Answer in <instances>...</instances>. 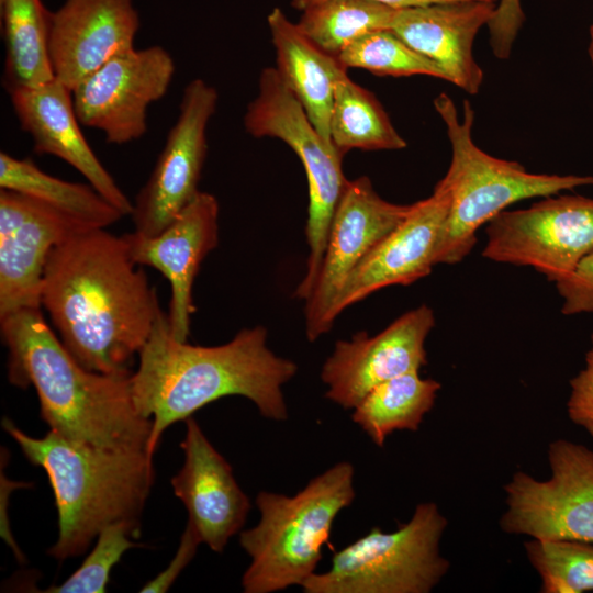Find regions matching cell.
<instances>
[{
    "label": "cell",
    "instance_id": "cell-12",
    "mask_svg": "<svg viewBox=\"0 0 593 593\" xmlns=\"http://www.w3.org/2000/svg\"><path fill=\"white\" fill-rule=\"evenodd\" d=\"M217 102L216 89L203 79L195 78L184 87L177 120L133 202L135 232L157 235L200 192L208 153L206 128Z\"/></svg>",
    "mask_w": 593,
    "mask_h": 593
},
{
    "label": "cell",
    "instance_id": "cell-1",
    "mask_svg": "<svg viewBox=\"0 0 593 593\" xmlns=\"http://www.w3.org/2000/svg\"><path fill=\"white\" fill-rule=\"evenodd\" d=\"M121 236L81 230L49 254L42 306L59 339L86 369L127 373L158 310L156 289L136 268Z\"/></svg>",
    "mask_w": 593,
    "mask_h": 593
},
{
    "label": "cell",
    "instance_id": "cell-13",
    "mask_svg": "<svg viewBox=\"0 0 593 593\" xmlns=\"http://www.w3.org/2000/svg\"><path fill=\"white\" fill-rule=\"evenodd\" d=\"M412 205L382 199L366 176L347 181L333 215L316 281L305 300V334L310 342L332 328L328 316L347 278L407 216Z\"/></svg>",
    "mask_w": 593,
    "mask_h": 593
},
{
    "label": "cell",
    "instance_id": "cell-36",
    "mask_svg": "<svg viewBox=\"0 0 593 593\" xmlns=\"http://www.w3.org/2000/svg\"><path fill=\"white\" fill-rule=\"evenodd\" d=\"M589 36H590V42L588 46V54H589L591 64L593 66V24L590 26Z\"/></svg>",
    "mask_w": 593,
    "mask_h": 593
},
{
    "label": "cell",
    "instance_id": "cell-18",
    "mask_svg": "<svg viewBox=\"0 0 593 593\" xmlns=\"http://www.w3.org/2000/svg\"><path fill=\"white\" fill-rule=\"evenodd\" d=\"M139 16L132 0H65L51 15L54 76L72 89L109 59L134 48Z\"/></svg>",
    "mask_w": 593,
    "mask_h": 593
},
{
    "label": "cell",
    "instance_id": "cell-35",
    "mask_svg": "<svg viewBox=\"0 0 593 593\" xmlns=\"http://www.w3.org/2000/svg\"><path fill=\"white\" fill-rule=\"evenodd\" d=\"M320 1H323V0H291V5L292 8L302 11L305 8ZM371 1H376L379 3L385 4L392 9L400 10V9H405V8L422 7V5L433 4V3H440V2L456 1V0H371ZM484 1H491V2L497 3L499 0H484Z\"/></svg>",
    "mask_w": 593,
    "mask_h": 593
},
{
    "label": "cell",
    "instance_id": "cell-33",
    "mask_svg": "<svg viewBox=\"0 0 593 593\" xmlns=\"http://www.w3.org/2000/svg\"><path fill=\"white\" fill-rule=\"evenodd\" d=\"M525 21L521 0H499L494 15L488 23L490 45L494 56L507 59Z\"/></svg>",
    "mask_w": 593,
    "mask_h": 593
},
{
    "label": "cell",
    "instance_id": "cell-23",
    "mask_svg": "<svg viewBox=\"0 0 593 593\" xmlns=\"http://www.w3.org/2000/svg\"><path fill=\"white\" fill-rule=\"evenodd\" d=\"M0 15L5 49L3 87L8 93L53 80L48 52L52 12L42 0H3Z\"/></svg>",
    "mask_w": 593,
    "mask_h": 593
},
{
    "label": "cell",
    "instance_id": "cell-14",
    "mask_svg": "<svg viewBox=\"0 0 593 593\" xmlns=\"http://www.w3.org/2000/svg\"><path fill=\"white\" fill-rule=\"evenodd\" d=\"M435 326L433 310L423 304L370 337L356 333L337 340L321 369L325 396L344 409H354L376 385L394 377L419 371L427 363L425 340Z\"/></svg>",
    "mask_w": 593,
    "mask_h": 593
},
{
    "label": "cell",
    "instance_id": "cell-9",
    "mask_svg": "<svg viewBox=\"0 0 593 593\" xmlns=\"http://www.w3.org/2000/svg\"><path fill=\"white\" fill-rule=\"evenodd\" d=\"M550 477L516 471L504 485L501 529L536 539L593 542V450L568 439L548 447Z\"/></svg>",
    "mask_w": 593,
    "mask_h": 593
},
{
    "label": "cell",
    "instance_id": "cell-22",
    "mask_svg": "<svg viewBox=\"0 0 593 593\" xmlns=\"http://www.w3.org/2000/svg\"><path fill=\"white\" fill-rule=\"evenodd\" d=\"M267 22L276 52V70L321 136L333 145L329 121L334 87L347 68L315 46L280 8L270 11Z\"/></svg>",
    "mask_w": 593,
    "mask_h": 593
},
{
    "label": "cell",
    "instance_id": "cell-7",
    "mask_svg": "<svg viewBox=\"0 0 593 593\" xmlns=\"http://www.w3.org/2000/svg\"><path fill=\"white\" fill-rule=\"evenodd\" d=\"M447 524L436 503H419L407 523L391 533L372 527L301 588L305 593H429L449 570L440 553Z\"/></svg>",
    "mask_w": 593,
    "mask_h": 593
},
{
    "label": "cell",
    "instance_id": "cell-21",
    "mask_svg": "<svg viewBox=\"0 0 593 593\" xmlns=\"http://www.w3.org/2000/svg\"><path fill=\"white\" fill-rule=\"evenodd\" d=\"M496 2L456 0L395 11L391 31L410 47L436 63L447 81L477 94L483 70L473 56V43L494 15Z\"/></svg>",
    "mask_w": 593,
    "mask_h": 593
},
{
    "label": "cell",
    "instance_id": "cell-25",
    "mask_svg": "<svg viewBox=\"0 0 593 593\" xmlns=\"http://www.w3.org/2000/svg\"><path fill=\"white\" fill-rule=\"evenodd\" d=\"M440 383L411 371L389 379L373 389L355 406L351 419L376 444L383 447L396 430H418L424 416L433 409Z\"/></svg>",
    "mask_w": 593,
    "mask_h": 593
},
{
    "label": "cell",
    "instance_id": "cell-8",
    "mask_svg": "<svg viewBox=\"0 0 593 593\" xmlns=\"http://www.w3.org/2000/svg\"><path fill=\"white\" fill-rule=\"evenodd\" d=\"M243 124L253 137L284 142L304 167L309 186L305 235L310 253L306 272L294 295L306 300L320 271L334 212L348 181L342 168L343 155L321 136L275 67L261 70L257 96L248 103Z\"/></svg>",
    "mask_w": 593,
    "mask_h": 593
},
{
    "label": "cell",
    "instance_id": "cell-17",
    "mask_svg": "<svg viewBox=\"0 0 593 593\" xmlns=\"http://www.w3.org/2000/svg\"><path fill=\"white\" fill-rule=\"evenodd\" d=\"M450 198L438 181L430 197L412 205L407 216L355 268L328 316L333 326L348 306L393 284L407 286L428 276L437 265Z\"/></svg>",
    "mask_w": 593,
    "mask_h": 593
},
{
    "label": "cell",
    "instance_id": "cell-5",
    "mask_svg": "<svg viewBox=\"0 0 593 593\" xmlns=\"http://www.w3.org/2000/svg\"><path fill=\"white\" fill-rule=\"evenodd\" d=\"M354 467L342 461L316 475L295 495L260 491L259 522L240 532L250 558L242 577L245 593H271L302 585L316 571L333 523L355 499Z\"/></svg>",
    "mask_w": 593,
    "mask_h": 593
},
{
    "label": "cell",
    "instance_id": "cell-30",
    "mask_svg": "<svg viewBox=\"0 0 593 593\" xmlns=\"http://www.w3.org/2000/svg\"><path fill=\"white\" fill-rule=\"evenodd\" d=\"M138 524L119 521L104 527L98 535L92 551L81 566L64 582L51 585L46 593H103L110 580L112 568L124 552L138 544L130 539L135 535Z\"/></svg>",
    "mask_w": 593,
    "mask_h": 593
},
{
    "label": "cell",
    "instance_id": "cell-2",
    "mask_svg": "<svg viewBox=\"0 0 593 593\" xmlns=\"http://www.w3.org/2000/svg\"><path fill=\"white\" fill-rule=\"evenodd\" d=\"M138 357L132 398L138 414L152 421L147 451L153 457L167 427L224 396L250 400L266 418H288L282 385L298 366L267 347L260 325L240 329L223 345L195 346L172 336L160 307Z\"/></svg>",
    "mask_w": 593,
    "mask_h": 593
},
{
    "label": "cell",
    "instance_id": "cell-28",
    "mask_svg": "<svg viewBox=\"0 0 593 593\" xmlns=\"http://www.w3.org/2000/svg\"><path fill=\"white\" fill-rule=\"evenodd\" d=\"M524 549L540 578V592L593 591V542L532 538Z\"/></svg>",
    "mask_w": 593,
    "mask_h": 593
},
{
    "label": "cell",
    "instance_id": "cell-3",
    "mask_svg": "<svg viewBox=\"0 0 593 593\" xmlns=\"http://www.w3.org/2000/svg\"><path fill=\"white\" fill-rule=\"evenodd\" d=\"M9 351L8 379L34 387L42 419L60 436L99 447L146 448L152 421L135 409L131 377L83 368L65 348L41 309L0 317Z\"/></svg>",
    "mask_w": 593,
    "mask_h": 593
},
{
    "label": "cell",
    "instance_id": "cell-26",
    "mask_svg": "<svg viewBox=\"0 0 593 593\" xmlns=\"http://www.w3.org/2000/svg\"><path fill=\"white\" fill-rule=\"evenodd\" d=\"M329 134L343 156L356 148L395 150L406 146L374 94L353 81L347 70L335 82Z\"/></svg>",
    "mask_w": 593,
    "mask_h": 593
},
{
    "label": "cell",
    "instance_id": "cell-20",
    "mask_svg": "<svg viewBox=\"0 0 593 593\" xmlns=\"http://www.w3.org/2000/svg\"><path fill=\"white\" fill-rule=\"evenodd\" d=\"M9 94L20 126L31 135L36 154L63 159L124 216L132 214L133 202L116 184L82 134L72 91L68 87L54 78Z\"/></svg>",
    "mask_w": 593,
    "mask_h": 593
},
{
    "label": "cell",
    "instance_id": "cell-16",
    "mask_svg": "<svg viewBox=\"0 0 593 593\" xmlns=\"http://www.w3.org/2000/svg\"><path fill=\"white\" fill-rule=\"evenodd\" d=\"M219 202L200 191L194 199L154 236L137 232L122 235L137 266L158 270L170 284L168 321L172 336L187 342L195 312L192 288L203 259L219 243Z\"/></svg>",
    "mask_w": 593,
    "mask_h": 593
},
{
    "label": "cell",
    "instance_id": "cell-24",
    "mask_svg": "<svg viewBox=\"0 0 593 593\" xmlns=\"http://www.w3.org/2000/svg\"><path fill=\"white\" fill-rule=\"evenodd\" d=\"M0 188L34 198L88 227L107 228L124 215L91 184L69 182L40 169L31 159L0 153Z\"/></svg>",
    "mask_w": 593,
    "mask_h": 593
},
{
    "label": "cell",
    "instance_id": "cell-27",
    "mask_svg": "<svg viewBox=\"0 0 593 593\" xmlns=\"http://www.w3.org/2000/svg\"><path fill=\"white\" fill-rule=\"evenodd\" d=\"M395 11L371 0H323L302 10L296 25L315 46L337 58L359 37L390 30Z\"/></svg>",
    "mask_w": 593,
    "mask_h": 593
},
{
    "label": "cell",
    "instance_id": "cell-19",
    "mask_svg": "<svg viewBox=\"0 0 593 593\" xmlns=\"http://www.w3.org/2000/svg\"><path fill=\"white\" fill-rule=\"evenodd\" d=\"M181 443L184 463L171 479L175 495L188 512L201 542L222 552L230 538L244 526L250 502L239 488L231 465L213 447L191 416Z\"/></svg>",
    "mask_w": 593,
    "mask_h": 593
},
{
    "label": "cell",
    "instance_id": "cell-32",
    "mask_svg": "<svg viewBox=\"0 0 593 593\" xmlns=\"http://www.w3.org/2000/svg\"><path fill=\"white\" fill-rule=\"evenodd\" d=\"M567 413L573 424L593 437V334L584 367L570 380Z\"/></svg>",
    "mask_w": 593,
    "mask_h": 593
},
{
    "label": "cell",
    "instance_id": "cell-34",
    "mask_svg": "<svg viewBox=\"0 0 593 593\" xmlns=\"http://www.w3.org/2000/svg\"><path fill=\"white\" fill-rule=\"evenodd\" d=\"M202 544L195 530L190 524L187 526L181 535L179 547L169 562L167 568L163 570L157 577L148 581L139 592L143 593H164L175 582L180 572L192 560L199 545Z\"/></svg>",
    "mask_w": 593,
    "mask_h": 593
},
{
    "label": "cell",
    "instance_id": "cell-15",
    "mask_svg": "<svg viewBox=\"0 0 593 593\" xmlns=\"http://www.w3.org/2000/svg\"><path fill=\"white\" fill-rule=\"evenodd\" d=\"M88 227L23 193L0 188V317L42 307V284L51 251Z\"/></svg>",
    "mask_w": 593,
    "mask_h": 593
},
{
    "label": "cell",
    "instance_id": "cell-11",
    "mask_svg": "<svg viewBox=\"0 0 593 593\" xmlns=\"http://www.w3.org/2000/svg\"><path fill=\"white\" fill-rule=\"evenodd\" d=\"M172 56L161 46L115 55L72 89L79 122L123 145L147 132L148 107L163 98L175 75Z\"/></svg>",
    "mask_w": 593,
    "mask_h": 593
},
{
    "label": "cell",
    "instance_id": "cell-4",
    "mask_svg": "<svg viewBox=\"0 0 593 593\" xmlns=\"http://www.w3.org/2000/svg\"><path fill=\"white\" fill-rule=\"evenodd\" d=\"M3 429L23 455L47 474L58 513L57 541L48 555L63 561L83 553L108 525L138 524L154 484V457L146 448L99 447L49 430L29 436L4 417Z\"/></svg>",
    "mask_w": 593,
    "mask_h": 593
},
{
    "label": "cell",
    "instance_id": "cell-10",
    "mask_svg": "<svg viewBox=\"0 0 593 593\" xmlns=\"http://www.w3.org/2000/svg\"><path fill=\"white\" fill-rule=\"evenodd\" d=\"M485 234L484 258L532 267L556 283L593 250V198L544 197L527 209L501 212Z\"/></svg>",
    "mask_w": 593,
    "mask_h": 593
},
{
    "label": "cell",
    "instance_id": "cell-31",
    "mask_svg": "<svg viewBox=\"0 0 593 593\" xmlns=\"http://www.w3.org/2000/svg\"><path fill=\"white\" fill-rule=\"evenodd\" d=\"M564 315L593 313V250L566 278L556 282Z\"/></svg>",
    "mask_w": 593,
    "mask_h": 593
},
{
    "label": "cell",
    "instance_id": "cell-6",
    "mask_svg": "<svg viewBox=\"0 0 593 593\" xmlns=\"http://www.w3.org/2000/svg\"><path fill=\"white\" fill-rule=\"evenodd\" d=\"M434 105L445 123L451 160L441 180L450 198L437 264L460 262L477 243V232L511 204L593 186L592 176L533 174L519 163L493 157L472 139L474 110L462 102V118L452 99L440 93Z\"/></svg>",
    "mask_w": 593,
    "mask_h": 593
},
{
    "label": "cell",
    "instance_id": "cell-29",
    "mask_svg": "<svg viewBox=\"0 0 593 593\" xmlns=\"http://www.w3.org/2000/svg\"><path fill=\"white\" fill-rule=\"evenodd\" d=\"M337 59L345 68H361L377 76L425 75L447 80L436 63L414 51L391 30L359 37Z\"/></svg>",
    "mask_w": 593,
    "mask_h": 593
}]
</instances>
